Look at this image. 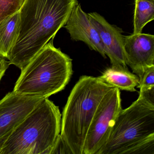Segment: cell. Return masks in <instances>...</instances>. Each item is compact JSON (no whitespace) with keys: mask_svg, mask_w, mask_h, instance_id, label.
Returning <instances> with one entry per match:
<instances>
[{"mask_svg":"<svg viewBox=\"0 0 154 154\" xmlns=\"http://www.w3.org/2000/svg\"><path fill=\"white\" fill-rule=\"evenodd\" d=\"M154 134V106L139 96L118 114L104 145L96 154H122L138 141Z\"/></svg>","mask_w":154,"mask_h":154,"instance_id":"obj_5","label":"cell"},{"mask_svg":"<svg viewBox=\"0 0 154 154\" xmlns=\"http://www.w3.org/2000/svg\"><path fill=\"white\" fill-rule=\"evenodd\" d=\"M44 99L12 91L0 100V149L18 125Z\"/></svg>","mask_w":154,"mask_h":154,"instance_id":"obj_7","label":"cell"},{"mask_svg":"<svg viewBox=\"0 0 154 154\" xmlns=\"http://www.w3.org/2000/svg\"><path fill=\"white\" fill-rule=\"evenodd\" d=\"M88 15L99 34L104 53L109 58L112 65L127 68L122 30L110 24L96 12Z\"/></svg>","mask_w":154,"mask_h":154,"instance_id":"obj_9","label":"cell"},{"mask_svg":"<svg viewBox=\"0 0 154 154\" xmlns=\"http://www.w3.org/2000/svg\"><path fill=\"white\" fill-rule=\"evenodd\" d=\"M20 26L19 11L0 22V55L7 58L14 45Z\"/></svg>","mask_w":154,"mask_h":154,"instance_id":"obj_12","label":"cell"},{"mask_svg":"<svg viewBox=\"0 0 154 154\" xmlns=\"http://www.w3.org/2000/svg\"><path fill=\"white\" fill-rule=\"evenodd\" d=\"M98 78L119 90L131 92L136 91L139 82L138 76L129 72L127 67L113 65L106 68Z\"/></svg>","mask_w":154,"mask_h":154,"instance_id":"obj_11","label":"cell"},{"mask_svg":"<svg viewBox=\"0 0 154 154\" xmlns=\"http://www.w3.org/2000/svg\"><path fill=\"white\" fill-rule=\"evenodd\" d=\"M122 109L120 90L113 87L106 94L96 110L85 138L83 154H96L107 140Z\"/></svg>","mask_w":154,"mask_h":154,"instance_id":"obj_6","label":"cell"},{"mask_svg":"<svg viewBox=\"0 0 154 154\" xmlns=\"http://www.w3.org/2000/svg\"><path fill=\"white\" fill-rule=\"evenodd\" d=\"M9 65V63L6 60V58L0 55V82Z\"/></svg>","mask_w":154,"mask_h":154,"instance_id":"obj_19","label":"cell"},{"mask_svg":"<svg viewBox=\"0 0 154 154\" xmlns=\"http://www.w3.org/2000/svg\"><path fill=\"white\" fill-rule=\"evenodd\" d=\"M50 40L21 70L13 91L21 95L48 98L63 91L72 74V59Z\"/></svg>","mask_w":154,"mask_h":154,"instance_id":"obj_4","label":"cell"},{"mask_svg":"<svg viewBox=\"0 0 154 154\" xmlns=\"http://www.w3.org/2000/svg\"><path fill=\"white\" fill-rule=\"evenodd\" d=\"M61 117L58 106L44 99L12 131L0 154H50L60 134Z\"/></svg>","mask_w":154,"mask_h":154,"instance_id":"obj_3","label":"cell"},{"mask_svg":"<svg viewBox=\"0 0 154 154\" xmlns=\"http://www.w3.org/2000/svg\"><path fill=\"white\" fill-rule=\"evenodd\" d=\"M139 96L154 106V86L140 89Z\"/></svg>","mask_w":154,"mask_h":154,"instance_id":"obj_18","label":"cell"},{"mask_svg":"<svg viewBox=\"0 0 154 154\" xmlns=\"http://www.w3.org/2000/svg\"><path fill=\"white\" fill-rule=\"evenodd\" d=\"M139 78V82L137 87L140 89L154 86V66L146 69Z\"/></svg>","mask_w":154,"mask_h":154,"instance_id":"obj_16","label":"cell"},{"mask_svg":"<svg viewBox=\"0 0 154 154\" xmlns=\"http://www.w3.org/2000/svg\"><path fill=\"white\" fill-rule=\"evenodd\" d=\"M25 0H0V22L20 10Z\"/></svg>","mask_w":154,"mask_h":154,"instance_id":"obj_15","label":"cell"},{"mask_svg":"<svg viewBox=\"0 0 154 154\" xmlns=\"http://www.w3.org/2000/svg\"><path fill=\"white\" fill-rule=\"evenodd\" d=\"M126 64L139 77L146 69L154 66V36L132 34L123 37Z\"/></svg>","mask_w":154,"mask_h":154,"instance_id":"obj_8","label":"cell"},{"mask_svg":"<svg viewBox=\"0 0 154 154\" xmlns=\"http://www.w3.org/2000/svg\"><path fill=\"white\" fill-rule=\"evenodd\" d=\"M77 0H25L17 40L7 58L22 70L66 25Z\"/></svg>","mask_w":154,"mask_h":154,"instance_id":"obj_1","label":"cell"},{"mask_svg":"<svg viewBox=\"0 0 154 154\" xmlns=\"http://www.w3.org/2000/svg\"><path fill=\"white\" fill-rule=\"evenodd\" d=\"M73 154L71 148L60 134L58 136L50 153V154Z\"/></svg>","mask_w":154,"mask_h":154,"instance_id":"obj_17","label":"cell"},{"mask_svg":"<svg viewBox=\"0 0 154 154\" xmlns=\"http://www.w3.org/2000/svg\"><path fill=\"white\" fill-rule=\"evenodd\" d=\"M64 27L70 34L72 40L84 42L90 49L98 52L106 58L99 34L88 14L83 11L78 2L74 7Z\"/></svg>","mask_w":154,"mask_h":154,"instance_id":"obj_10","label":"cell"},{"mask_svg":"<svg viewBox=\"0 0 154 154\" xmlns=\"http://www.w3.org/2000/svg\"><path fill=\"white\" fill-rule=\"evenodd\" d=\"M122 154H154V134L135 143Z\"/></svg>","mask_w":154,"mask_h":154,"instance_id":"obj_14","label":"cell"},{"mask_svg":"<svg viewBox=\"0 0 154 154\" xmlns=\"http://www.w3.org/2000/svg\"><path fill=\"white\" fill-rule=\"evenodd\" d=\"M113 86L98 77L83 75L71 91L61 117L60 135L73 154H83L85 138L96 110Z\"/></svg>","mask_w":154,"mask_h":154,"instance_id":"obj_2","label":"cell"},{"mask_svg":"<svg viewBox=\"0 0 154 154\" xmlns=\"http://www.w3.org/2000/svg\"><path fill=\"white\" fill-rule=\"evenodd\" d=\"M135 4L133 34H139L154 20V0H135Z\"/></svg>","mask_w":154,"mask_h":154,"instance_id":"obj_13","label":"cell"}]
</instances>
